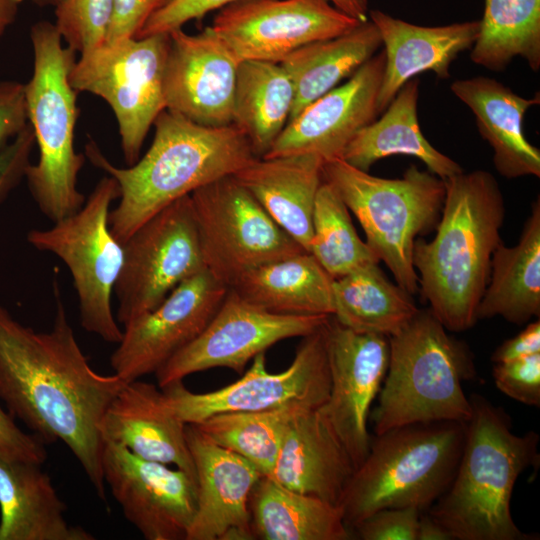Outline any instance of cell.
<instances>
[{"mask_svg":"<svg viewBox=\"0 0 540 540\" xmlns=\"http://www.w3.org/2000/svg\"><path fill=\"white\" fill-rule=\"evenodd\" d=\"M472 415L455 475L429 508V515L454 540H529L511 514L520 474L538 458L539 437L512 431L508 415L481 396L471 399Z\"/></svg>","mask_w":540,"mask_h":540,"instance_id":"4","label":"cell"},{"mask_svg":"<svg viewBox=\"0 0 540 540\" xmlns=\"http://www.w3.org/2000/svg\"><path fill=\"white\" fill-rule=\"evenodd\" d=\"M360 23L328 0H243L220 9L210 27L240 61L280 63L300 47Z\"/></svg>","mask_w":540,"mask_h":540,"instance_id":"15","label":"cell"},{"mask_svg":"<svg viewBox=\"0 0 540 540\" xmlns=\"http://www.w3.org/2000/svg\"><path fill=\"white\" fill-rule=\"evenodd\" d=\"M334 7L350 17L365 22L368 19V0H328Z\"/></svg>","mask_w":540,"mask_h":540,"instance_id":"48","label":"cell"},{"mask_svg":"<svg viewBox=\"0 0 540 540\" xmlns=\"http://www.w3.org/2000/svg\"><path fill=\"white\" fill-rule=\"evenodd\" d=\"M168 0H113L106 42L136 37L146 21Z\"/></svg>","mask_w":540,"mask_h":540,"instance_id":"44","label":"cell"},{"mask_svg":"<svg viewBox=\"0 0 540 540\" xmlns=\"http://www.w3.org/2000/svg\"><path fill=\"white\" fill-rule=\"evenodd\" d=\"M27 125L24 84L0 80V151Z\"/></svg>","mask_w":540,"mask_h":540,"instance_id":"45","label":"cell"},{"mask_svg":"<svg viewBox=\"0 0 540 540\" xmlns=\"http://www.w3.org/2000/svg\"><path fill=\"white\" fill-rule=\"evenodd\" d=\"M324 160L314 154L253 158L233 177L308 252Z\"/></svg>","mask_w":540,"mask_h":540,"instance_id":"26","label":"cell"},{"mask_svg":"<svg viewBox=\"0 0 540 540\" xmlns=\"http://www.w3.org/2000/svg\"><path fill=\"white\" fill-rule=\"evenodd\" d=\"M112 8L113 0H61L54 25L67 46L81 54L105 41Z\"/></svg>","mask_w":540,"mask_h":540,"instance_id":"38","label":"cell"},{"mask_svg":"<svg viewBox=\"0 0 540 540\" xmlns=\"http://www.w3.org/2000/svg\"><path fill=\"white\" fill-rule=\"evenodd\" d=\"M540 315V200L531 207L519 241L501 243L492 255L490 278L477 320L501 316L514 324Z\"/></svg>","mask_w":540,"mask_h":540,"instance_id":"30","label":"cell"},{"mask_svg":"<svg viewBox=\"0 0 540 540\" xmlns=\"http://www.w3.org/2000/svg\"><path fill=\"white\" fill-rule=\"evenodd\" d=\"M243 0H168L152 14L136 37L169 33L192 20Z\"/></svg>","mask_w":540,"mask_h":540,"instance_id":"41","label":"cell"},{"mask_svg":"<svg viewBox=\"0 0 540 540\" xmlns=\"http://www.w3.org/2000/svg\"><path fill=\"white\" fill-rule=\"evenodd\" d=\"M205 269L230 288L247 271L304 250L233 175L190 194Z\"/></svg>","mask_w":540,"mask_h":540,"instance_id":"11","label":"cell"},{"mask_svg":"<svg viewBox=\"0 0 540 540\" xmlns=\"http://www.w3.org/2000/svg\"><path fill=\"white\" fill-rule=\"evenodd\" d=\"M333 317L361 333L387 337L401 331L418 313L412 295L368 263L333 281Z\"/></svg>","mask_w":540,"mask_h":540,"instance_id":"34","label":"cell"},{"mask_svg":"<svg viewBox=\"0 0 540 540\" xmlns=\"http://www.w3.org/2000/svg\"><path fill=\"white\" fill-rule=\"evenodd\" d=\"M168 34L163 79L166 110L203 126L232 125L240 60L210 26L197 34L182 28Z\"/></svg>","mask_w":540,"mask_h":540,"instance_id":"19","label":"cell"},{"mask_svg":"<svg viewBox=\"0 0 540 540\" xmlns=\"http://www.w3.org/2000/svg\"><path fill=\"white\" fill-rule=\"evenodd\" d=\"M168 33L104 41L80 54L69 74L76 92L104 99L117 120L128 166L140 158L145 138L166 109L163 79Z\"/></svg>","mask_w":540,"mask_h":540,"instance_id":"10","label":"cell"},{"mask_svg":"<svg viewBox=\"0 0 540 540\" xmlns=\"http://www.w3.org/2000/svg\"><path fill=\"white\" fill-rule=\"evenodd\" d=\"M540 353V321L529 323L515 337L503 342L493 353L492 361L501 363Z\"/></svg>","mask_w":540,"mask_h":540,"instance_id":"46","label":"cell"},{"mask_svg":"<svg viewBox=\"0 0 540 540\" xmlns=\"http://www.w3.org/2000/svg\"><path fill=\"white\" fill-rule=\"evenodd\" d=\"M0 458L42 465L47 458L44 442L21 430L15 419L0 405Z\"/></svg>","mask_w":540,"mask_h":540,"instance_id":"42","label":"cell"},{"mask_svg":"<svg viewBox=\"0 0 540 540\" xmlns=\"http://www.w3.org/2000/svg\"><path fill=\"white\" fill-rule=\"evenodd\" d=\"M120 197L117 181L104 176L83 206L48 229H33L27 241L58 256L71 272L83 329L118 344L123 336L111 297L124 257L123 244L111 233L109 209Z\"/></svg>","mask_w":540,"mask_h":540,"instance_id":"9","label":"cell"},{"mask_svg":"<svg viewBox=\"0 0 540 540\" xmlns=\"http://www.w3.org/2000/svg\"><path fill=\"white\" fill-rule=\"evenodd\" d=\"M186 438L197 484V509L186 540L254 539L248 501L263 475L195 424H186Z\"/></svg>","mask_w":540,"mask_h":540,"instance_id":"21","label":"cell"},{"mask_svg":"<svg viewBox=\"0 0 540 540\" xmlns=\"http://www.w3.org/2000/svg\"><path fill=\"white\" fill-rule=\"evenodd\" d=\"M56 300L46 332L23 325L0 305V400L44 443L62 441L105 500L99 424L126 382L90 366L58 292Z\"/></svg>","mask_w":540,"mask_h":540,"instance_id":"1","label":"cell"},{"mask_svg":"<svg viewBox=\"0 0 540 540\" xmlns=\"http://www.w3.org/2000/svg\"><path fill=\"white\" fill-rule=\"evenodd\" d=\"M464 437L465 423L448 421L376 434L338 505L349 530L380 509L430 508L455 475Z\"/></svg>","mask_w":540,"mask_h":540,"instance_id":"6","label":"cell"},{"mask_svg":"<svg viewBox=\"0 0 540 540\" xmlns=\"http://www.w3.org/2000/svg\"><path fill=\"white\" fill-rule=\"evenodd\" d=\"M114 286L125 326L157 307L180 283L205 270L190 195L147 220L123 243Z\"/></svg>","mask_w":540,"mask_h":540,"instance_id":"13","label":"cell"},{"mask_svg":"<svg viewBox=\"0 0 540 540\" xmlns=\"http://www.w3.org/2000/svg\"><path fill=\"white\" fill-rule=\"evenodd\" d=\"M102 471L125 518L146 540H186L197 509L196 478L104 442Z\"/></svg>","mask_w":540,"mask_h":540,"instance_id":"18","label":"cell"},{"mask_svg":"<svg viewBox=\"0 0 540 540\" xmlns=\"http://www.w3.org/2000/svg\"><path fill=\"white\" fill-rule=\"evenodd\" d=\"M384 62L382 50L345 82L306 106L286 124L263 157L314 154L324 161L340 158L356 133L379 115Z\"/></svg>","mask_w":540,"mask_h":540,"instance_id":"20","label":"cell"},{"mask_svg":"<svg viewBox=\"0 0 540 540\" xmlns=\"http://www.w3.org/2000/svg\"><path fill=\"white\" fill-rule=\"evenodd\" d=\"M444 182L436 235L416 239L412 260L429 310L448 331L461 332L477 321L492 255L502 243L505 204L498 182L485 170L463 171Z\"/></svg>","mask_w":540,"mask_h":540,"instance_id":"2","label":"cell"},{"mask_svg":"<svg viewBox=\"0 0 540 540\" xmlns=\"http://www.w3.org/2000/svg\"><path fill=\"white\" fill-rule=\"evenodd\" d=\"M34 4L42 7L53 6L56 7L61 0H31Z\"/></svg>","mask_w":540,"mask_h":540,"instance_id":"50","label":"cell"},{"mask_svg":"<svg viewBox=\"0 0 540 540\" xmlns=\"http://www.w3.org/2000/svg\"><path fill=\"white\" fill-rule=\"evenodd\" d=\"M35 145L32 127L28 125L0 151V203L25 178Z\"/></svg>","mask_w":540,"mask_h":540,"instance_id":"43","label":"cell"},{"mask_svg":"<svg viewBox=\"0 0 540 540\" xmlns=\"http://www.w3.org/2000/svg\"><path fill=\"white\" fill-rule=\"evenodd\" d=\"M251 529L262 540H348L339 506L261 476L249 495Z\"/></svg>","mask_w":540,"mask_h":540,"instance_id":"31","label":"cell"},{"mask_svg":"<svg viewBox=\"0 0 540 540\" xmlns=\"http://www.w3.org/2000/svg\"><path fill=\"white\" fill-rule=\"evenodd\" d=\"M66 505L40 464L0 458V540H93L65 517Z\"/></svg>","mask_w":540,"mask_h":540,"instance_id":"27","label":"cell"},{"mask_svg":"<svg viewBox=\"0 0 540 540\" xmlns=\"http://www.w3.org/2000/svg\"><path fill=\"white\" fill-rule=\"evenodd\" d=\"M420 511L415 507L380 509L353 527L362 540H417Z\"/></svg>","mask_w":540,"mask_h":540,"instance_id":"40","label":"cell"},{"mask_svg":"<svg viewBox=\"0 0 540 540\" xmlns=\"http://www.w3.org/2000/svg\"><path fill=\"white\" fill-rule=\"evenodd\" d=\"M308 252L333 279L380 262L358 236L345 203L325 181L315 199Z\"/></svg>","mask_w":540,"mask_h":540,"instance_id":"37","label":"cell"},{"mask_svg":"<svg viewBox=\"0 0 540 540\" xmlns=\"http://www.w3.org/2000/svg\"><path fill=\"white\" fill-rule=\"evenodd\" d=\"M418 97L419 80L415 77L400 88L379 119L356 133L340 158L367 172L375 162L392 155L418 158L443 180L463 172L456 161L424 137L417 116Z\"/></svg>","mask_w":540,"mask_h":540,"instance_id":"28","label":"cell"},{"mask_svg":"<svg viewBox=\"0 0 540 540\" xmlns=\"http://www.w3.org/2000/svg\"><path fill=\"white\" fill-rule=\"evenodd\" d=\"M228 289L206 269L180 283L157 307L124 326L110 359L114 374L130 382L155 373L204 330Z\"/></svg>","mask_w":540,"mask_h":540,"instance_id":"17","label":"cell"},{"mask_svg":"<svg viewBox=\"0 0 540 540\" xmlns=\"http://www.w3.org/2000/svg\"><path fill=\"white\" fill-rule=\"evenodd\" d=\"M450 89L475 115L479 134L492 147L494 167L501 176H540V150L523 131L526 112L540 102L538 93L525 98L484 76L456 80Z\"/></svg>","mask_w":540,"mask_h":540,"instance_id":"25","label":"cell"},{"mask_svg":"<svg viewBox=\"0 0 540 540\" xmlns=\"http://www.w3.org/2000/svg\"><path fill=\"white\" fill-rule=\"evenodd\" d=\"M333 281L318 261L304 251L247 271L229 289L275 314L332 316Z\"/></svg>","mask_w":540,"mask_h":540,"instance_id":"29","label":"cell"},{"mask_svg":"<svg viewBox=\"0 0 540 540\" xmlns=\"http://www.w3.org/2000/svg\"><path fill=\"white\" fill-rule=\"evenodd\" d=\"M417 540H454L450 532L428 513L419 518Z\"/></svg>","mask_w":540,"mask_h":540,"instance_id":"47","label":"cell"},{"mask_svg":"<svg viewBox=\"0 0 540 540\" xmlns=\"http://www.w3.org/2000/svg\"><path fill=\"white\" fill-rule=\"evenodd\" d=\"M151 146L131 166H114L90 140L85 157L113 177L118 206L109 213L112 235L126 240L174 201L221 177L235 174L255 158L246 136L234 125L209 127L163 110Z\"/></svg>","mask_w":540,"mask_h":540,"instance_id":"3","label":"cell"},{"mask_svg":"<svg viewBox=\"0 0 540 540\" xmlns=\"http://www.w3.org/2000/svg\"><path fill=\"white\" fill-rule=\"evenodd\" d=\"M384 46V72L378 96L382 113L400 88L422 72L431 71L441 79L450 77L457 56L471 49L479 32V20L445 26H420L385 12L369 10Z\"/></svg>","mask_w":540,"mask_h":540,"instance_id":"23","label":"cell"},{"mask_svg":"<svg viewBox=\"0 0 540 540\" xmlns=\"http://www.w3.org/2000/svg\"><path fill=\"white\" fill-rule=\"evenodd\" d=\"M99 432L103 442L121 445L136 456L174 465L196 478L186 424L165 402L159 386L126 382L106 408Z\"/></svg>","mask_w":540,"mask_h":540,"instance_id":"22","label":"cell"},{"mask_svg":"<svg viewBox=\"0 0 540 540\" xmlns=\"http://www.w3.org/2000/svg\"><path fill=\"white\" fill-rule=\"evenodd\" d=\"M427 310H420L389 337V362L378 405L372 414L374 432L417 423H466L471 400L462 382L474 376L471 353L464 343Z\"/></svg>","mask_w":540,"mask_h":540,"instance_id":"5","label":"cell"},{"mask_svg":"<svg viewBox=\"0 0 540 540\" xmlns=\"http://www.w3.org/2000/svg\"><path fill=\"white\" fill-rule=\"evenodd\" d=\"M355 467L319 408L290 421L269 478L293 491L339 505Z\"/></svg>","mask_w":540,"mask_h":540,"instance_id":"24","label":"cell"},{"mask_svg":"<svg viewBox=\"0 0 540 540\" xmlns=\"http://www.w3.org/2000/svg\"><path fill=\"white\" fill-rule=\"evenodd\" d=\"M515 57L540 69V0H485L471 61L502 71Z\"/></svg>","mask_w":540,"mask_h":540,"instance_id":"35","label":"cell"},{"mask_svg":"<svg viewBox=\"0 0 540 540\" xmlns=\"http://www.w3.org/2000/svg\"><path fill=\"white\" fill-rule=\"evenodd\" d=\"M381 46L376 26L367 20L342 35L309 43L288 55L280 64L295 88L289 121L352 76Z\"/></svg>","mask_w":540,"mask_h":540,"instance_id":"32","label":"cell"},{"mask_svg":"<svg viewBox=\"0 0 540 540\" xmlns=\"http://www.w3.org/2000/svg\"><path fill=\"white\" fill-rule=\"evenodd\" d=\"M324 330L330 391L319 409L356 469L370 448L368 416L387 372L389 337L353 331L333 316Z\"/></svg>","mask_w":540,"mask_h":540,"instance_id":"16","label":"cell"},{"mask_svg":"<svg viewBox=\"0 0 540 540\" xmlns=\"http://www.w3.org/2000/svg\"><path fill=\"white\" fill-rule=\"evenodd\" d=\"M30 39L33 72L24 95L39 159L28 166L25 179L40 211L54 223L77 212L86 200L77 187L85 155L74 148L77 92L69 81L75 51L63 46L49 21L35 23Z\"/></svg>","mask_w":540,"mask_h":540,"instance_id":"7","label":"cell"},{"mask_svg":"<svg viewBox=\"0 0 540 540\" xmlns=\"http://www.w3.org/2000/svg\"><path fill=\"white\" fill-rule=\"evenodd\" d=\"M306 409L288 405L263 411L225 412L195 425L214 443L246 459L263 476H269L290 421Z\"/></svg>","mask_w":540,"mask_h":540,"instance_id":"36","label":"cell"},{"mask_svg":"<svg viewBox=\"0 0 540 540\" xmlns=\"http://www.w3.org/2000/svg\"><path fill=\"white\" fill-rule=\"evenodd\" d=\"M329 317L275 314L228 289L204 330L155 372L157 384L162 388L193 373L217 367L242 374L258 354L281 340L315 332Z\"/></svg>","mask_w":540,"mask_h":540,"instance_id":"14","label":"cell"},{"mask_svg":"<svg viewBox=\"0 0 540 540\" xmlns=\"http://www.w3.org/2000/svg\"><path fill=\"white\" fill-rule=\"evenodd\" d=\"M322 175L359 220L366 244L386 264L397 285L412 296L418 293L414 243L438 224L444 180L415 165L401 178H381L341 158L324 161Z\"/></svg>","mask_w":540,"mask_h":540,"instance_id":"8","label":"cell"},{"mask_svg":"<svg viewBox=\"0 0 540 540\" xmlns=\"http://www.w3.org/2000/svg\"><path fill=\"white\" fill-rule=\"evenodd\" d=\"M293 82L280 63L242 60L236 74L233 124L246 136L255 157H263L289 121Z\"/></svg>","mask_w":540,"mask_h":540,"instance_id":"33","label":"cell"},{"mask_svg":"<svg viewBox=\"0 0 540 540\" xmlns=\"http://www.w3.org/2000/svg\"><path fill=\"white\" fill-rule=\"evenodd\" d=\"M325 324L303 337L284 371L268 372L265 353H260L241 378L218 390L194 393L182 380L162 387L167 406L185 424H197L225 412L263 411L288 405L321 407L330 391Z\"/></svg>","mask_w":540,"mask_h":540,"instance_id":"12","label":"cell"},{"mask_svg":"<svg viewBox=\"0 0 540 540\" xmlns=\"http://www.w3.org/2000/svg\"><path fill=\"white\" fill-rule=\"evenodd\" d=\"M22 0H0V39L15 21Z\"/></svg>","mask_w":540,"mask_h":540,"instance_id":"49","label":"cell"},{"mask_svg":"<svg viewBox=\"0 0 540 540\" xmlns=\"http://www.w3.org/2000/svg\"><path fill=\"white\" fill-rule=\"evenodd\" d=\"M493 378L496 387L508 397L540 406V353L496 363Z\"/></svg>","mask_w":540,"mask_h":540,"instance_id":"39","label":"cell"}]
</instances>
